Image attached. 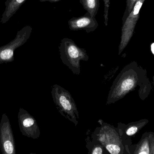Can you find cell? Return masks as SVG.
Returning <instances> with one entry per match:
<instances>
[{"instance_id": "obj_1", "label": "cell", "mask_w": 154, "mask_h": 154, "mask_svg": "<svg viewBox=\"0 0 154 154\" xmlns=\"http://www.w3.org/2000/svg\"><path fill=\"white\" fill-rule=\"evenodd\" d=\"M139 82L137 72L131 65L125 67L114 80L108 95L106 105L114 104L133 91Z\"/></svg>"}, {"instance_id": "obj_2", "label": "cell", "mask_w": 154, "mask_h": 154, "mask_svg": "<svg viewBox=\"0 0 154 154\" xmlns=\"http://www.w3.org/2000/svg\"><path fill=\"white\" fill-rule=\"evenodd\" d=\"M60 59L74 75L81 73L80 61H88L89 56L86 50L77 46L75 42L67 38L61 40L59 47Z\"/></svg>"}, {"instance_id": "obj_3", "label": "cell", "mask_w": 154, "mask_h": 154, "mask_svg": "<svg viewBox=\"0 0 154 154\" xmlns=\"http://www.w3.org/2000/svg\"><path fill=\"white\" fill-rule=\"evenodd\" d=\"M51 94L56 108L60 115L75 126L78 125L79 111L70 93L60 85L55 84L51 86Z\"/></svg>"}, {"instance_id": "obj_4", "label": "cell", "mask_w": 154, "mask_h": 154, "mask_svg": "<svg viewBox=\"0 0 154 154\" xmlns=\"http://www.w3.org/2000/svg\"><path fill=\"white\" fill-rule=\"evenodd\" d=\"M98 123L101 126L96 128L92 137L99 142L109 153H124L122 140L116 128L102 120H99Z\"/></svg>"}, {"instance_id": "obj_5", "label": "cell", "mask_w": 154, "mask_h": 154, "mask_svg": "<svg viewBox=\"0 0 154 154\" xmlns=\"http://www.w3.org/2000/svg\"><path fill=\"white\" fill-rule=\"evenodd\" d=\"M144 1L145 0L137 1L133 10L123 23L121 41L119 48V55H120L125 49L133 36L136 24L139 18L140 10Z\"/></svg>"}, {"instance_id": "obj_6", "label": "cell", "mask_w": 154, "mask_h": 154, "mask_svg": "<svg viewBox=\"0 0 154 154\" xmlns=\"http://www.w3.org/2000/svg\"><path fill=\"white\" fill-rule=\"evenodd\" d=\"M32 27L27 25L17 32L14 39L5 46L0 48V59L9 60L12 58L14 49L25 43L29 39L32 32Z\"/></svg>"}, {"instance_id": "obj_7", "label": "cell", "mask_w": 154, "mask_h": 154, "mask_svg": "<svg viewBox=\"0 0 154 154\" xmlns=\"http://www.w3.org/2000/svg\"><path fill=\"white\" fill-rule=\"evenodd\" d=\"M68 25L71 30H84L87 33H90L97 28L98 23L95 17H92L87 12L83 16L73 17L69 20Z\"/></svg>"}, {"instance_id": "obj_8", "label": "cell", "mask_w": 154, "mask_h": 154, "mask_svg": "<svg viewBox=\"0 0 154 154\" xmlns=\"http://www.w3.org/2000/svg\"><path fill=\"white\" fill-rule=\"evenodd\" d=\"M26 0H6L5 10L2 14L1 23L5 24L15 14Z\"/></svg>"}, {"instance_id": "obj_9", "label": "cell", "mask_w": 154, "mask_h": 154, "mask_svg": "<svg viewBox=\"0 0 154 154\" xmlns=\"http://www.w3.org/2000/svg\"><path fill=\"white\" fill-rule=\"evenodd\" d=\"M83 8L92 17H95L100 7V0H79Z\"/></svg>"}, {"instance_id": "obj_10", "label": "cell", "mask_w": 154, "mask_h": 154, "mask_svg": "<svg viewBox=\"0 0 154 154\" xmlns=\"http://www.w3.org/2000/svg\"><path fill=\"white\" fill-rule=\"evenodd\" d=\"M92 140H87V148L88 149V153L91 154H103L106 153L105 148L100 143L92 137Z\"/></svg>"}, {"instance_id": "obj_11", "label": "cell", "mask_w": 154, "mask_h": 154, "mask_svg": "<svg viewBox=\"0 0 154 154\" xmlns=\"http://www.w3.org/2000/svg\"><path fill=\"white\" fill-rule=\"evenodd\" d=\"M150 139L149 137H146L143 140L137 148L134 154H151L150 151Z\"/></svg>"}, {"instance_id": "obj_12", "label": "cell", "mask_w": 154, "mask_h": 154, "mask_svg": "<svg viewBox=\"0 0 154 154\" xmlns=\"http://www.w3.org/2000/svg\"><path fill=\"white\" fill-rule=\"evenodd\" d=\"M140 126L141 125H133L129 127L126 131L125 133L128 136H132L134 135L135 134H136L138 132V130L140 129L141 127H140Z\"/></svg>"}, {"instance_id": "obj_13", "label": "cell", "mask_w": 154, "mask_h": 154, "mask_svg": "<svg viewBox=\"0 0 154 154\" xmlns=\"http://www.w3.org/2000/svg\"><path fill=\"white\" fill-rule=\"evenodd\" d=\"M137 0H127V6L126 10L124 15V18L125 17L127 14L128 15L131 12V11L134 8L135 4Z\"/></svg>"}, {"instance_id": "obj_14", "label": "cell", "mask_w": 154, "mask_h": 154, "mask_svg": "<svg viewBox=\"0 0 154 154\" xmlns=\"http://www.w3.org/2000/svg\"><path fill=\"white\" fill-rule=\"evenodd\" d=\"M105 4L104 10V18H105V24L106 26L107 25L108 20V11L109 6V0H104Z\"/></svg>"}, {"instance_id": "obj_15", "label": "cell", "mask_w": 154, "mask_h": 154, "mask_svg": "<svg viewBox=\"0 0 154 154\" xmlns=\"http://www.w3.org/2000/svg\"><path fill=\"white\" fill-rule=\"evenodd\" d=\"M4 147L7 154H11L13 152V146L10 141H6L4 144Z\"/></svg>"}, {"instance_id": "obj_16", "label": "cell", "mask_w": 154, "mask_h": 154, "mask_svg": "<svg viewBox=\"0 0 154 154\" xmlns=\"http://www.w3.org/2000/svg\"><path fill=\"white\" fill-rule=\"evenodd\" d=\"M151 141V147H150V151H151V154H154V140L152 139V140H150Z\"/></svg>"}, {"instance_id": "obj_17", "label": "cell", "mask_w": 154, "mask_h": 154, "mask_svg": "<svg viewBox=\"0 0 154 154\" xmlns=\"http://www.w3.org/2000/svg\"><path fill=\"white\" fill-rule=\"evenodd\" d=\"M40 2H49L51 3L57 2H59V1H61V0H39Z\"/></svg>"}, {"instance_id": "obj_18", "label": "cell", "mask_w": 154, "mask_h": 154, "mask_svg": "<svg viewBox=\"0 0 154 154\" xmlns=\"http://www.w3.org/2000/svg\"><path fill=\"white\" fill-rule=\"evenodd\" d=\"M152 51L153 53L154 54V43H153L152 45Z\"/></svg>"}]
</instances>
